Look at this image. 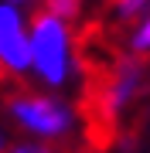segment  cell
I'll list each match as a JSON object with an SVG mask.
<instances>
[{"instance_id": "cell-4", "label": "cell", "mask_w": 150, "mask_h": 153, "mask_svg": "<svg viewBox=\"0 0 150 153\" xmlns=\"http://www.w3.org/2000/svg\"><path fill=\"white\" fill-rule=\"evenodd\" d=\"M143 85V65H140L137 55H126L116 61V71H113V82L102 88V116H116L130 105V99L140 92Z\"/></svg>"}, {"instance_id": "cell-7", "label": "cell", "mask_w": 150, "mask_h": 153, "mask_svg": "<svg viewBox=\"0 0 150 153\" xmlns=\"http://www.w3.org/2000/svg\"><path fill=\"white\" fill-rule=\"evenodd\" d=\"M113 10H116V17H123V21L143 17L150 10V0H113Z\"/></svg>"}, {"instance_id": "cell-5", "label": "cell", "mask_w": 150, "mask_h": 153, "mask_svg": "<svg viewBox=\"0 0 150 153\" xmlns=\"http://www.w3.org/2000/svg\"><path fill=\"white\" fill-rule=\"evenodd\" d=\"M78 10H82V0H45V14L58 17L65 24H72L78 17Z\"/></svg>"}, {"instance_id": "cell-9", "label": "cell", "mask_w": 150, "mask_h": 153, "mask_svg": "<svg viewBox=\"0 0 150 153\" xmlns=\"http://www.w3.org/2000/svg\"><path fill=\"white\" fill-rule=\"evenodd\" d=\"M7 146H10V133L0 126V153H7Z\"/></svg>"}, {"instance_id": "cell-10", "label": "cell", "mask_w": 150, "mask_h": 153, "mask_svg": "<svg viewBox=\"0 0 150 153\" xmlns=\"http://www.w3.org/2000/svg\"><path fill=\"white\" fill-rule=\"evenodd\" d=\"M7 4H14V7H24V4H34V0H7Z\"/></svg>"}, {"instance_id": "cell-6", "label": "cell", "mask_w": 150, "mask_h": 153, "mask_svg": "<svg viewBox=\"0 0 150 153\" xmlns=\"http://www.w3.org/2000/svg\"><path fill=\"white\" fill-rule=\"evenodd\" d=\"M130 51H133V55H147L150 51V10L137 21L133 34H130Z\"/></svg>"}, {"instance_id": "cell-8", "label": "cell", "mask_w": 150, "mask_h": 153, "mask_svg": "<svg viewBox=\"0 0 150 153\" xmlns=\"http://www.w3.org/2000/svg\"><path fill=\"white\" fill-rule=\"evenodd\" d=\"M7 153H55L48 143H34V140H21V143H10Z\"/></svg>"}, {"instance_id": "cell-3", "label": "cell", "mask_w": 150, "mask_h": 153, "mask_svg": "<svg viewBox=\"0 0 150 153\" xmlns=\"http://www.w3.org/2000/svg\"><path fill=\"white\" fill-rule=\"evenodd\" d=\"M31 21L21 7L0 0V68L10 75L31 71Z\"/></svg>"}, {"instance_id": "cell-1", "label": "cell", "mask_w": 150, "mask_h": 153, "mask_svg": "<svg viewBox=\"0 0 150 153\" xmlns=\"http://www.w3.org/2000/svg\"><path fill=\"white\" fill-rule=\"evenodd\" d=\"M28 34H31V71L38 75L41 85L61 88L72 78V68H75L72 24L41 10V14H34Z\"/></svg>"}, {"instance_id": "cell-2", "label": "cell", "mask_w": 150, "mask_h": 153, "mask_svg": "<svg viewBox=\"0 0 150 153\" xmlns=\"http://www.w3.org/2000/svg\"><path fill=\"white\" fill-rule=\"evenodd\" d=\"M7 116L14 126H21L31 140H61L72 133L75 112L65 99L58 95H34L17 92L7 99Z\"/></svg>"}]
</instances>
